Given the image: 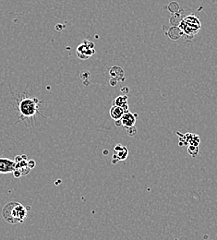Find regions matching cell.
Masks as SVG:
<instances>
[{"mask_svg": "<svg viewBox=\"0 0 217 240\" xmlns=\"http://www.w3.org/2000/svg\"><path fill=\"white\" fill-rule=\"evenodd\" d=\"M27 209L20 203L12 201L6 203L2 210L4 220L11 224L23 222L27 216Z\"/></svg>", "mask_w": 217, "mask_h": 240, "instance_id": "1", "label": "cell"}, {"mask_svg": "<svg viewBox=\"0 0 217 240\" xmlns=\"http://www.w3.org/2000/svg\"><path fill=\"white\" fill-rule=\"evenodd\" d=\"M39 102L37 98H23L18 101V109L22 119H30L39 114Z\"/></svg>", "mask_w": 217, "mask_h": 240, "instance_id": "2", "label": "cell"}, {"mask_svg": "<svg viewBox=\"0 0 217 240\" xmlns=\"http://www.w3.org/2000/svg\"><path fill=\"white\" fill-rule=\"evenodd\" d=\"M178 28L182 30L183 34L194 36L200 30V22L196 16L190 15L180 21Z\"/></svg>", "mask_w": 217, "mask_h": 240, "instance_id": "3", "label": "cell"}, {"mask_svg": "<svg viewBox=\"0 0 217 240\" xmlns=\"http://www.w3.org/2000/svg\"><path fill=\"white\" fill-rule=\"evenodd\" d=\"M95 53L94 43L84 40L82 43H80L77 48V54L80 59H88Z\"/></svg>", "mask_w": 217, "mask_h": 240, "instance_id": "4", "label": "cell"}, {"mask_svg": "<svg viewBox=\"0 0 217 240\" xmlns=\"http://www.w3.org/2000/svg\"><path fill=\"white\" fill-rule=\"evenodd\" d=\"M114 155L112 157V162L113 163H116L117 161H124L127 159V157L128 156V150L127 149L121 145V144H116L114 148Z\"/></svg>", "mask_w": 217, "mask_h": 240, "instance_id": "5", "label": "cell"}, {"mask_svg": "<svg viewBox=\"0 0 217 240\" xmlns=\"http://www.w3.org/2000/svg\"><path fill=\"white\" fill-rule=\"evenodd\" d=\"M138 117V114H132L130 113L129 111L125 113L124 115L122 116V118L120 119L121 120V123H122V126L126 128H128V127H131V126H135V123H136V119Z\"/></svg>", "mask_w": 217, "mask_h": 240, "instance_id": "6", "label": "cell"}, {"mask_svg": "<svg viewBox=\"0 0 217 240\" xmlns=\"http://www.w3.org/2000/svg\"><path fill=\"white\" fill-rule=\"evenodd\" d=\"M16 170V162L7 159L0 158V173H10Z\"/></svg>", "mask_w": 217, "mask_h": 240, "instance_id": "7", "label": "cell"}, {"mask_svg": "<svg viewBox=\"0 0 217 240\" xmlns=\"http://www.w3.org/2000/svg\"><path fill=\"white\" fill-rule=\"evenodd\" d=\"M109 74L111 76L112 78L116 79L117 81H124L125 80V77H124V70L117 66H115L113 67L110 68Z\"/></svg>", "mask_w": 217, "mask_h": 240, "instance_id": "8", "label": "cell"}, {"mask_svg": "<svg viewBox=\"0 0 217 240\" xmlns=\"http://www.w3.org/2000/svg\"><path fill=\"white\" fill-rule=\"evenodd\" d=\"M125 110L122 107L116 106V105H113L110 109V116L115 120H120L122 118V116L125 114Z\"/></svg>", "mask_w": 217, "mask_h": 240, "instance_id": "9", "label": "cell"}, {"mask_svg": "<svg viewBox=\"0 0 217 240\" xmlns=\"http://www.w3.org/2000/svg\"><path fill=\"white\" fill-rule=\"evenodd\" d=\"M114 105L122 107L125 112H128V103H127V95H120L115 98Z\"/></svg>", "mask_w": 217, "mask_h": 240, "instance_id": "10", "label": "cell"}, {"mask_svg": "<svg viewBox=\"0 0 217 240\" xmlns=\"http://www.w3.org/2000/svg\"><path fill=\"white\" fill-rule=\"evenodd\" d=\"M167 35L170 39L172 40H177L178 38H180L182 35H183V32L182 30L176 27V26H173L172 28L169 29V30L167 31Z\"/></svg>", "mask_w": 217, "mask_h": 240, "instance_id": "11", "label": "cell"}, {"mask_svg": "<svg viewBox=\"0 0 217 240\" xmlns=\"http://www.w3.org/2000/svg\"><path fill=\"white\" fill-rule=\"evenodd\" d=\"M168 8H169V11H170L171 13L175 14V13H177V12H178V10H179L180 6H178V4H177V3H175V2H173V3H170V5L168 6Z\"/></svg>", "mask_w": 217, "mask_h": 240, "instance_id": "12", "label": "cell"}, {"mask_svg": "<svg viewBox=\"0 0 217 240\" xmlns=\"http://www.w3.org/2000/svg\"><path fill=\"white\" fill-rule=\"evenodd\" d=\"M187 150H188V153H189L192 157H195V156H197V154H198V150H199V149H198L197 146L189 145Z\"/></svg>", "mask_w": 217, "mask_h": 240, "instance_id": "13", "label": "cell"}, {"mask_svg": "<svg viewBox=\"0 0 217 240\" xmlns=\"http://www.w3.org/2000/svg\"><path fill=\"white\" fill-rule=\"evenodd\" d=\"M127 129V133L130 136V137H133L134 135L137 134V129L135 126H131V127H128V128H126Z\"/></svg>", "mask_w": 217, "mask_h": 240, "instance_id": "14", "label": "cell"}, {"mask_svg": "<svg viewBox=\"0 0 217 240\" xmlns=\"http://www.w3.org/2000/svg\"><path fill=\"white\" fill-rule=\"evenodd\" d=\"M28 166H29L30 169L33 168V167L35 166V162H34L33 160H30V161H28Z\"/></svg>", "mask_w": 217, "mask_h": 240, "instance_id": "15", "label": "cell"}, {"mask_svg": "<svg viewBox=\"0 0 217 240\" xmlns=\"http://www.w3.org/2000/svg\"><path fill=\"white\" fill-rule=\"evenodd\" d=\"M117 82H118V81H117L116 79L112 78H111V79H110V81H109V83H110L111 86H115V85L117 84Z\"/></svg>", "mask_w": 217, "mask_h": 240, "instance_id": "16", "label": "cell"}, {"mask_svg": "<svg viewBox=\"0 0 217 240\" xmlns=\"http://www.w3.org/2000/svg\"><path fill=\"white\" fill-rule=\"evenodd\" d=\"M13 174H14V176H16V177H19V176L21 175V174H20L18 170H15V171L13 172Z\"/></svg>", "mask_w": 217, "mask_h": 240, "instance_id": "17", "label": "cell"}, {"mask_svg": "<svg viewBox=\"0 0 217 240\" xmlns=\"http://www.w3.org/2000/svg\"><path fill=\"white\" fill-rule=\"evenodd\" d=\"M121 90H122L124 93H126V94H127V93L129 91V89H128L127 87H124V88H122V89H121Z\"/></svg>", "mask_w": 217, "mask_h": 240, "instance_id": "18", "label": "cell"}, {"mask_svg": "<svg viewBox=\"0 0 217 240\" xmlns=\"http://www.w3.org/2000/svg\"><path fill=\"white\" fill-rule=\"evenodd\" d=\"M115 126H122L121 120H116V121H115Z\"/></svg>", "mask_w": 217, "mask_h": 240, "instance_id": "19", "label": "cell"}]
</instances>
